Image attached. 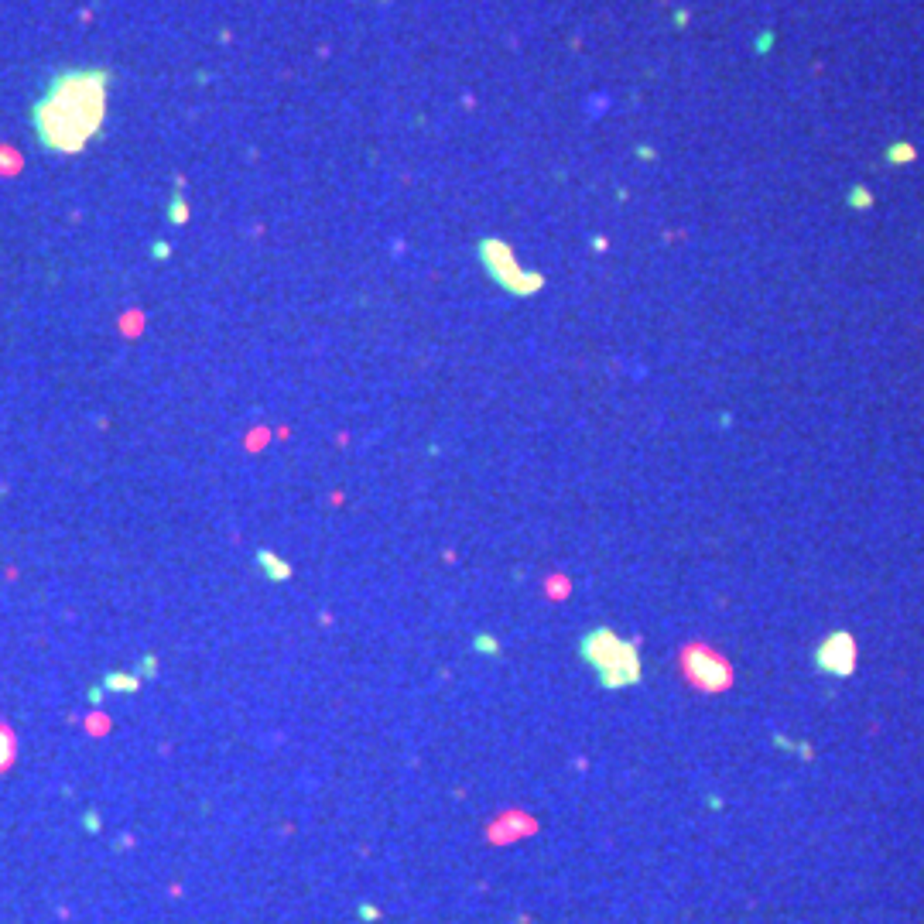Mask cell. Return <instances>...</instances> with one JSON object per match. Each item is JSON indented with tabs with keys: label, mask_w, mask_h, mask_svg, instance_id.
I'll use <instances>...</instances> for the list:
<instances>
[{
	"label": "cell",
	"mask_w": 924,
	"mask_h": 924,
	"mask_svg": "<svg viewBox=\"0 0 924 924\" xmlns=\"http://www.w3.org/2000/svg\"><path fill=\"white\" fill-rule=\"evenodd\" d=\"M774 746H777V750H788V753H794V750H798V739H788V736H781V733H774Z\"/></svg>",
	"instance_id": "7c38bea8"
},
{
	"label": "cell",
	"mask_w": 924,
	"mask_h": 924,
	"mask_svg": "<svg viewBox=\"0 0 924 924\" xmlns=\"http://www.w3.org/2000/svg\"><path fill=\"white\" fill-rule=\"evenodd\" d=\"M86 828H89V832H100V815H86Z\"/></svg>",
	"instance_id": "9a60e30c"
},
{
	"label": "cell",
	"mask_w": 924,
	"mask_h": 924,
	"mask_svg": "<svg viewBox=\"0 0 924 924\" xmlns=\"http://www.w3.org/2000/svg\"><path fill=\"white\" fill-rule=\"evenodd\" d=\"M479 261H483V267L490 271V278H493L500 288L514 291V294H531V291L541 288V278H538V274H524L521 267L514 264L510 250H507L503 243H497V240L479 243Z\"/></svg>",
	"instance_id": "277c9868"
},
{
	"label": "cell",
	"mask_w": 924,
	"mask_h": 924,
	"mask_svg": "<svg viewBox=\"0 0 924 924\" xmlns=\"http://www.w3.org/2000/svg\"><path fill=\"white\" fill-rule=\"evenodd\" d=\"M103 691H117V695H134L141 688V678L134 671H106L103 675Z\"/></svg>",
	"instance_id": "52a82bcc"
},
{
	"label": "cell",
	"mask_w": 924,
	"mask_h": 924,
	"mask_svg": "<svg viewBox=\"0 0 924 924\" xmlns=\"http://www.w3.org/2000/svg\"><path fill=\"white\" fill-rule=\"evenodd\" d=\"M579 654L582 661L596 671L599 685L606 691H620V688H634L644 678V658L637 640H623L616 630L609 627H592L579 637Z\"/></svg>",
	"instance_id": "7a4b0ae2"
},
{
	"label": "cell",
	"mask_w": 924,
	"mask_h": 924,
	"mask_svg": "<svg viewBox=\"0 0 924 924\" xmlns=\"http://www.w3.org/2000/svg\"><path fill=\"white\" fill-rule=\"evenodd\" d=\"M134 675H137L141 682H144V678H158V658H155V654H144V658L137 661V671H134Z\"/></svg>",
	"instance_id": "30bf717a"
},
{
	"label": "cell",
	"mask_w": 924,
	"mask_h": 924,
	"mask_svg": "<svg viewBox=\"0 0 924 924\" xmlns=\"http://www.w3.org/2000/svg\"><path fill=\"white\" fill-rule=\"evenodd\" d=\"M14 757H18V743H14V733H11L7 726H0V774L14 764Z\"/></svg>",
	"instance_id": "ba28073f"
},
{
	"label": "cell",
	"mask_w": 924,
	"mask_h": 924,
	"mask_svg": "<svg viewBox=\"0 0 924 924\" xmlns=\"http://www.w3.org/2000/svg\"><path fill=\"white\" fill-rule=\"evenodd\" d=\"M254 565L261 568V575H264L267 582H288L291 579V565L278 552H271V548H257V552H254Z\"/></svg>",
	"instance_id": "8992f818"
},
{
	"label": "cell",
	"mask_w": 924,
	"mask_h": 924,
	"mask_svg": "<svg viewBox=\"0 0 924 924\" xmlns=\"http://www.w3.org/2000/svg\"><path fill=\"white\" fill-rule=\"evenodd\" d=\"M678 668H682L688 685L698 688V691H709V695H719V691L733 688V682H736L733 664L722 658L719 651H712L709 644H688V647H682Z\"/></svg>",
	"instance_id": "3957f363"
},
{
	"label": "cell",
	"mask_w": 924,
	"mask_h": 924,
	"mask_svg": "<svg viewBox=\"0 0 924 924\" xmlns=\"http://www.w3.org/2000/svg\"><path fill=\"white\" fill-rule=\"evenodd\" d=\"M110 72L100 65H72L55 72L31 106V131L48 155H79L96 141L106 120Z\"/></svg>",
	"instance_id": "6da1fadb"
},
{
	"label": "cell",
	"mask_w": 924,
	"mask_h": 924,
	"mask_svg": "<svg viewBox=\"0 0 924 924\" xmlns=\"http://www.w3.org/2000/svg\"><path fill=\"white\" fill-rule=\"evenodd\" d=\"M171 219H175V223H185V202L182 199H175V206H171Z\"/></svg>",
	"instance_id": "4fadbf2b"
},
{
	"label": "cell",
	"mask_w": 924,
	"mask_h": 924,
	"mask_svg": "<svg viewBox=\"0 0 924 924\" xmlns=\"http://www.w3.org/2000/svg\"><path fill=\"white\" fill-rule=\"evenodd\" d=\"M705 805H709V808H712V812H719V808H722V801H719V798H715V794H709V801H705Z\"/></svg>",
	"instance_id": "2e32d148"
},
{
	"label": "cell",
	"mask_w": 924,
	"mask_h": 924,
	"mask_svg": "<svg viewBox=\"0 0 924 924\" xmlns=\"http://www.w3.org/2000/svg\"><path fill=\"white\" fill-rule=\"evenodd\" d=\"M89 702H93V705H100V702H103V685H93V688H89Z\"/></svg>",
	"instance_id": "5bb4252c"
},
{
	"label": "cell",
	"mask_w": 924,
	"mask_h": 924,
	"mask_svg": "<svg viewBox=\"0 0 924 924\" xmlns=\"http://www.w3.org/2000/svg\"><path fill=\"white\" fill-rule=\"evenodd\" d=\"M856 661H859V647H856V637L849 630H832L812 654L815 671L828 675V678H849L856 671Z\"/></svg>",
	"instance_id": "5b68a950"
},
{
	"label": "cell",
	"mask_w": 924,
	"mask_h": 924,
	"mask_svg": "<svg viewBox=\"0 0 924 924\" xmlns=\"http://www.w3.org/2000/svg\"><path fill=\"white\" fill-rule=\"evenodd\" d=\"M473 651L476 654H483V658H500V640L493 634H476L473 637Z\"/></svg>",
	"instance_id": "9c48e42d"
},
{
	"label": "cell",
	"mask_w": 924,
	"mask_h": 924,
	"mask_svg": "<svg viewBox=\"0 0 924 924\" xmlns=\"http://www.w3.org/2000/svg\"><path fill=\"white\" fill-rule=\"evenodd\" d=\"M356 914H360V921H370V924L380 921V911H377L373 904H360V911H356Z\"/></svg>",
	"instance_id": "8fae6325"
}]
</instances>
